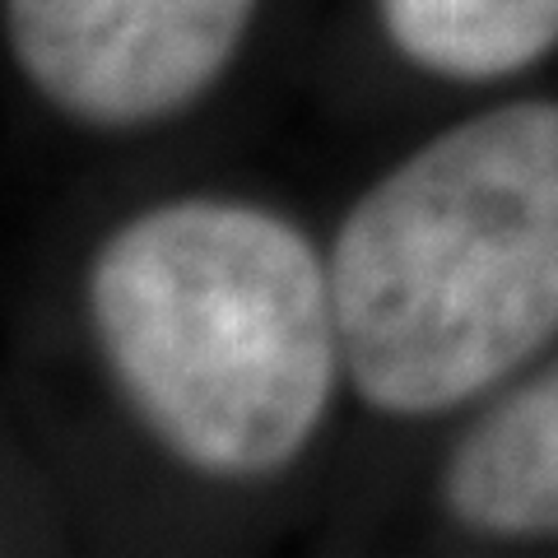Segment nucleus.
Returning <instances> with one entry per match:
<instances>
[{"label":"nucleus","instance_id":"f257e3e1","mask_svg":"<svg viewBox=\"0 0 558 558\" xmlns=\"http://www.w3.org/2000/svg\"><path fill=\"white\" fill-rule=\"evenodd\" d=\"M330 293L354 391L442 414L558 336V102L442 131L344 215Z\"/></svg>","mask_w":558,"mask_h":558},{"label":"nucleus","instance_id":"f03ea898","mask_svg":"<svg viewBox=\"0 0 558 558\" xmlns=\"http://www.w3.org/2000/svg\"><path fill=\"white\" fill-rule=\"evenodd\" d=\"M89 317L121 396L191 470L289 465L344 363L330 266L270 209L172 201L102 242Z\"/></svg>","mask_w":558,"mask_h":558},{"label":"nucleus","instance_id":"7ed1b4c3","mask_svg":"<svg viewBox=\"0 0 558 558\" xmlns=\"http://www.w3.org/2000/svg\"><path fill=\"white\" fill-rule=\"evenodd\" d=\"M256 0H5V38L51 108L102 131L191 108L247 38Z\"/></svg>","mask_w":558,"mask_h":558},{"label":"nucleus","instance_id":"20e7f679","mask_svg":"<svg viewBox=\"0 0 558 558\" xmlns=\"http://www.w3.org/2000/svg\"><path fill=\"white\" fill-rule=\"evenodd\" d=\"M442 498L480 535H558V363L465 433Z\"/></svg>","mask_w":558,"mask_h":558},{"label":"nucleus","instance_id":"39448f33","mask_svg":"<svg viewBox=\"0 0 558 558\" xmlns=\"http://www.w3.org/2000/svg\"><path fill=\"white\" fill-rule=\"evenodd\" d=\"M396 51L447 80H502L558 47V0H377Z\"/></svg>","mask_w":558,"mask_h":558}]
</instances>
